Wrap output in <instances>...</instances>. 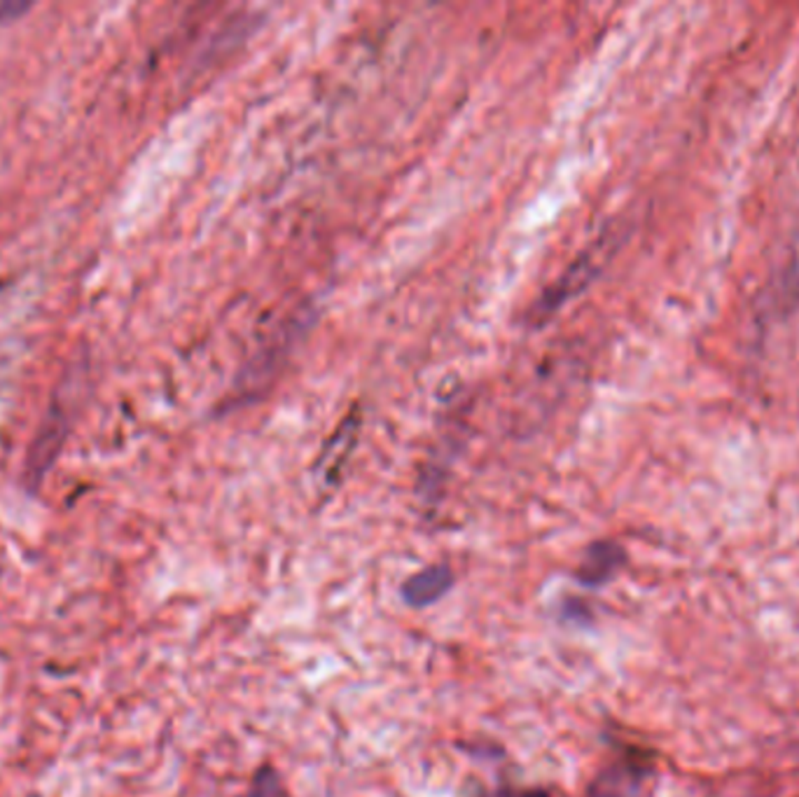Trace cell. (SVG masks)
Instances as JSON below:
<instances>
[{
	"instance_id": "cell-1",
	"label": "cell",
	"mask_w": 799,
	"mask_h": 797,
	"mask_svg": "<svg viewBox=\"0 0 799 797\" xmlns=\"http://www.w3.org/2000/svg\"><path fill=\"white\" fill-rule=\"evenodd\" d=\"M601 250H603V241L597 243V246H591L589 250H585V256L570 265L566 269V275L559 277L557 283L538 300V305L533 309V316L536 318H547L550 313H555L568 298H573L576 292H580L593 279V275H597L599 267L603 265Z\"/></svg>"
},
{
	"instance_id": "cell-2",
	"label": "cell",
	"mask_w": 799,
	"mask_h": 797,
	"mask_svg": "<svg viewBox=\"0 0 799 797\" xmlns=\"http://www.w3.org/2000/svg\"><path fill=\"white\" fill-rule=\"evenodd\" d=\"M625 550L612 540H599L587 548L578 568V582L585 587H601L615 578L625 564Z\"/></svg>"
},
{
	"instance_id": "cell-3",
	"label": "cell",
	"mask_w": 799,
	"mask_h": 797,
	"mask_svg": "<svg viewBox=\"0 0 799 797\" xmlns=\"http://www.w3.org/2000/svg\"><path fill=\"white\" fill-rule=\"evenodd\" d=\"M451 587H453L451 568L447 564H436L405 580L402 599L412 608H426L430 604L440 601Z\"/></svg>"
},
{
	"instance_id": "cell-4",
	"label": "cell",
	"mask_w": 799,
	"mask_h": 797,
	"mask_svg": "<svg viewBox=\"0 0 799 797\" xmlns=\"http://www.w3.org/2000/svg\"><path fill=\"white\" fill-rule=\"evenodd\" d=\"M358 415H351L347 421H341V426L337 428L334 436L330 438V442L326 445L321 461H318V480L323 485H334L339 480L341 468L347 466L351 451L356 447V438H358Z\"/></svg>"
},
{
	"instance_id": "cell-5",
	"label": "cell",
	"mask_w": 799,
	"mask_h": 797,
	"mask_svg": "<svg viewBox=\"0 0 799 797\" xmlns=\"http://www.w3.org/2000/svg\"><path fill=\"white\" fill-rule=\"evenodd\" d=\"M629 777H631L629 771L612 769V771L603 774V777L591 786L587 797H629L627 795L629 793V788H627Z\"/></svg>"
}]
</instances>
